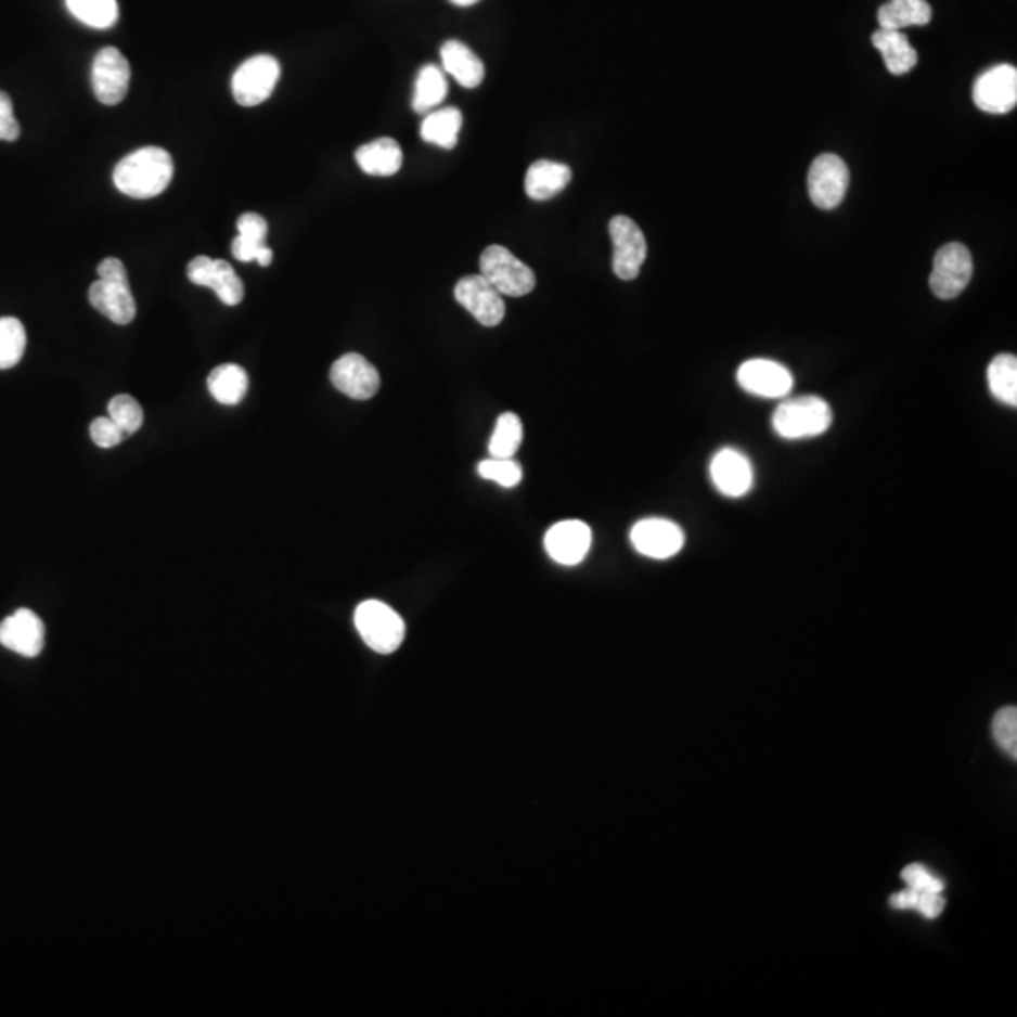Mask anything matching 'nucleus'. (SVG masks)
I'll list each match as a JSON object with an SVG mask.
<instances>
[{
    "label": "nucleus",
    "mask_w": 1017,
    "mask_h": 1017,
    "mask_svg": "<svg viewBox=\"0 0 1017 1017\" xmlns=\"http://www.w3.org/2000/svg\"><path fill=\"white\" fill-rule=\"evenodd\" d=\"M68 12L93 29H110L119 17L117 0H66Z\"/></svg>",
    "instance_id": "c85d7f7f"
},
{
    "label": "nucleus",
    "mask_w": 1017,
    "mask_h": 1017,
    "mask_svg": "<svg viewBox=\"0 0 1017 1017\" xmlns=\"http://www.w3.org/2000/svg\"><path fill=\"white\" fill-rule=\"evenodd\" d=\"M89 301L112 323L130 324L137 317V301L130 293L129 281H94L89 288Z\"/></svg>",
    "instance_id": "6ab92c4d"
},
{
    "label": "nucleus",
    "mask_w": 1017,
    "mask_h": 1017,
    "mask_svg": "<svg viewBox=\"0 0 1017 1017\" xmlns=\"http://www.w3.org/2000/svg\"><path fill=\"white\" fill-rule=\"evenodd\" d=\"M22 134L20 123L15 121L12 99L0 91V142H14Z\"/></svg>",
    "instance_id": "58836bf2"
},
{
    "label": "nucleus",
    "mask_w": 1017,
    "mask_h": 1017,
    "mask_svg": "<svg viewBox=\"0 0 1017 1017\" xmlns=\"http://www.w3.org/2000/svg\"><path fill=\"white\" fill-rule=\"evenodd\" d=\"M524 428L515 413H503L495 423L494 434L490 437L488 452L490 459H513L523 443Z\"/></svg>",
    "instance_id": "c756f323"
},
{
    "label": "nucleus",
    "mask_w": 1017,
    "mask_h": 1017,
    "mask_svg": "<svg viewBox=\"0 0 1017 1017\" xmlns=\"http://www.w3.org/2000/svg\"><path fill=\"white\" fill-rule=\"evenodd\" d=\"M332 385L352 400H370L381 387L379 372L362 355L349 352L337 359L330 370Z\"/></svg>",
    "instance_id": "2eb2a0df"
},
{
    "label": "nucleus",
    "mask_w": 1017,
    "mask_h": 1017,
    "mask_svg": "<svg viewBox=\"0 0 1017 1017\" xmlns=\"http://www.w3.org/2000/svg\"><path fill=\"white\" fill-rule=\"evenodd\" d=\"M993 738L1012 760L1017 758V710L1016 707H1004L993 718Z\"/></svg>",
    "instance_id": "72a5a7b5"
},
{
    "label": "nucleus",
    "mask_w": 1017,
    "mask_h": 1017,
    "mask_svg": "<svg viewBox=\"0 0 1017 1017\" xmlns=\"http://www.w3.org/2000/svg\"><path fill=\"white\" fill-rule=\"evenodd\" d=\"M901 878L906 884V888L925 889V891H932V893H942L944 891V880H940L939 876H935L931 871H927L919 863H912V865L904 868Z\"/></svg>",
    "instance_id": "4c0bfd02"
},
{
    "label": "nucleus",
    "mask_w": 1017,
    "mask_h": 1017,
    "mask_svg": "<svg viewBox=\"0 0 1017 1017\" xmlns=\"http://www.w3.org/2000/svg\"><path fill=\"white\" fill-rule=\"evenodd\" d=\"M355 158L362 172L368 176H381V178L395 176L403 165L400 144L392 138H379L370 144L362 145L357 150Z\"/></svg>",
    "instance_id": "4be33fe9"
},
{
    "label": "nucleus",
    "mask_w": 1017,
    "mask_h": 1017,
    "mask_svg": "<svg viewBox=\"0 0 1017 1017\" xmlns=\"http://www.w3.org/2000/svg\"><path fill=\"white\" fill-rule=\"evenodd\" d=\"M592 545V530L581 520H564L546 531L545 549L562 566H577L587 558Z\"/></svg>",
    "instance_id": "a211bd4d"
},
{
    "label": "nucleus",
    "mask_w": 1017,
    "mask_h": 1017,
    "mask_svg": "<svg viewBox=\"0 0 1017 1017\" xmlns=\"http://www.w3.org/2000/svg\"><path fill=\"white\" fill-rule=\"evenodd\" d=\"M454 298L482 326H498L505 317V301L482 275H467L456 283Z\"/></svg>",
    "instance_id": "ddd939ff"
},
{
    "label": "nucleus",
    "mask_w": 1017,
    "mask_h": 1017,
    "mask_svg": "<svg viewBox=\"0 0 1017 1017\" xmlns=\"http://www.w3.org/2000/svg\"><path fill=\"white\" fill-rule=\"evenodd\" d=\"M91 439L96 447L101 449H114L117 445L127 439V434L110 419V416H99L91 423Z\"/></svg>",
    "instance_id": "e433bc0d"
},
{
    "label": "nucleus",
    "mask_w": 1017,
    "mask_h": 1017,
    "mask_svg": "<svg viewBox=\"0 0 1017 1017\" xmlns=\"http://www.w3.org/2000/svg\"><path fill=\"white\" fill-rule=\"evenodd\" d=\"M93 93L102 104L115 106L129 93L130 65L117 48H104L94 55L91 70Z\"/></svg>",
    "instance_id": "1a4fd4ad"
},
{
    "label": "nucleus",
    "mask_w": 1017,
    "mask_h": 1017,
    "mask_svg": "<svg viewBox=\"0 0 1017 1017\" xmlns=\"http://www.w3.org/2000/svg\"><path fill=\"white\" fill-rule=\"evenodd\" d=\"M932 10L927 0H889L878 10L880 29L903 30L924 27L931 22Z\"/></svg>",
    "instance_id": "b1692460"
},
{
    "label": "nucleus",
    "mask_w": 1017,
    "mask_h": 1017,
    "mask_svg": "<svg viewBox=\"0 0 1017 1017\" xmlns=\"http://www.w3.org/2000/svg\"><path fill=\"white\" fill-rule=\"evenodd\" d=\"M232 255L240 262H258L260 266H270L272 265L273 253L270 247L266 244H258V242H253V240H247L244 236H237L234 242H232Z\"/></svg>",
    "instance_id": "c9c22d12"
},
{
    "label": "nucleus",
    "mask_w": 1017,
    "mask_h": 1017,
    "mask_svg": "<svg viewBox=\"0 0 1017 1017\" xmlns=\"http://www.w3.org/2000/svg\"><path fill=\"white\" fill-rule=\"evenodd\" d=\"M833 411L824 398L801 396L781 403L773 415V428L789 441L809 439L832 428Z\"/></svg>",
    "instance_id": "f03ea898"
},
{
    "label": "nucleus",
    "mask_w": 1017,
    "mask_h": 1017,
    "mask_svg": "<svg viewBox=\"0 0 1017 1017\" xmlns=\"http://www.w3.org/2000/svg\"><path fill=\"white\" fill-rule=\"evenodd\" d=\"M991 395L1006 405H1017V359L1014 355H999L988 368Z\"/></svg>",
    "instance_id": "cd10ccee"
},
{
    "label": "nucleus",
    "mask_w": 1017,
    "mask_h": 1017,
    "mask_svg": "<svg viewBox=\"0 0 1017 1017\" xmlns=\"http://www.w3.org/2000/svg\"><path fill=\"white\" fill-rule=\"evenodd\" d=\"M479 268L480 275L502 296L520 298L536 287V273L530 266L524 265L502 245L487 247L480 255Z\"/></svg>",
    "instance_id": "20e7f679"
},
{
    "label": "nucleus",
    "mask_w": 1017,
    "mask_h": 1017,
    "mask_svg": "<svg viewBox=\"0 0 1017 1017\" xmlns=\"http://www.w3.org/2000/svg\"><path fill=\"white\" fill-rule=\"evenodd\" d=\"M571 181V168L554 160H538L528 168L524 189L531 201H549L562 193Z\"/></svg>",
    "instance_id": "aec40b11"
},
{
    "label": "nucleus",
    "mask_w": 1017,
    "mask_h": 1017,
    "mask_svg": "<svg viewBox=\"0 0 1017 1017\" xmlns=\"http://www.w3.org/2000/svg\"><path fill=\"white\" fill-rule=\"evenodd\" d=\"M631 545L648 558H673L684 546V531L666 518H645L633 526Z\"/></svg>",
    "instance_id": "4468645a"
},
{
    "label": "nucleus",
    "mask_w": 1017,
    "mask_h": 1017,
    "mask_svg": "<svg viewBox=\"0 0 1017 1017\" xmlns=\"http://www.w3.org/2000/svg\"><path fill=\"white\" fill-rule=\"evenodd\" d=\"M973 99L986 114H1008L1017 104L1016 66L999 65L976 79Z\"/></svg>",
    "instance_id": "f8f14e48"
},
{
    "label": "nucleus",
    "mask_w": 1017,
    "mask_h": 1017,
    "mask_svg": "<svg viewBox=\"0 0 1017 1017\" xmlns=\"http://www.w3.org/2000/svg\"><path fill=\"white\" fill-rule=\"evenodd\" d=\"M355 626L365 645L379 654H392L405 639V622L387 603L368 600L355 610Z\"/></svg>",
    "instance_id": "7ed1b4c3"
},
{
    "label": "nucleus",
    "mask_w": 1017,
    "mask_h": 1017,
    "mask_svg": "<svg viewBox=\"0 0 1017 1017\" xmlns=\"http://www.w3.org/2000/svg\"><path fill=\"white\" fill-rule=\"evenodd\" d=\"M975 262L973 255L963 244H948L940 247L932 260L929 287L940 300L957 298L973 280Z\"/></svg>",
    "instance_id": "39448f33"
},
{
    "label": "nucleus",
    "mask_w": 1017,
    "mask_h": 1017,
    "mask_svg": "<svg viewBox=\"0 0 1017 1017\" xmlns=\"http://www.w3.org/2000/svg\"><path fill=\"white\" fill-rule=\"evenodd\" d=\"M710 479L720 494L746 495L754 487L752 462L737 449H722L710 462Z\"/></svg>",
    "instance_id": "dca6fc26"
},
{
    "label": "nucleus",
    "mask_w": 1017,
    "mask_h": 1017,
    "mask_svg": "<svg viewBox=\"0 0 1017 1017\" xmlns=\"http://www.w3.org/2000/svg\"><path fill=\"white\" fill-rule=\"evenodd\" d=\"M871 40L893 76L909 74L917 65V51L910 46L903 30L878 29Z\"/></svg>",
    "instance_id": "5701e85b"
},
{
    "label": "nucleus",
    "mask_w": 1017,
    "mask_h": 1017,
    "mask_svg": "<svg viewBox=\"0 0 1017 1017\" xmlns=\"http://www.w3.org/2000/svg\"><path fill=\"white\" fill-rule=\"evenodd\" d=\"M186 278L193 281L194 285L211 288L224 306H237L244 300V283L227 260L204 255L193 258L186 265Z\"/></svg>",
    "instance_id": "9d476101"
},
{
    "label": "nucleus",
    "mask_w": 1017,
    "mask_h": 1017,
    "mask_svg": "<svg viewBox=\"0 0 1017 1017\" xmlns=\"http://www.w3.org/2000/svg\"><path fill=\"white\" fill-rule=\"evenodd\" d=\"M27 347V334L20 319H0V370H10L20 364Z\"/></svg>",
    "instance_id": "7c9ffc66"
},
{
    "label": "nucleus",
    "mask_w": 1017,
    "mask_h": 1017,
    "mask_svg": "<svg viewBox=\"0 0 1017 1017\" xmlns=\"http://www.w3.org/2000/svg\"><path fill=\"white\" fill-rule=\"evenodd\" d=\"M613 240V272L623 281L638 278L646 260V240L638 222L630 217H613L609 222Z\"/></svg>",
    "instance_id": "0eeeda50"
},
{
    "label": "nucleus",
    "mask_w": 1017,
    "mask_h": 1017,
    "mask_svg": "<svg viewBox=\"0 0 1017 1017\" xmlns=\"http://www.w3.org/2000/svg\"><path fill=\"white\" fill-rule=\"evenodd\" d=\"M108 416L127 437L137 434L144 424V409L129 395L115 396L110 400Z\"/></svg>",
    "instance_id": "473e14b6"
},
{
    "label": "nucleus",
    "mask_w": 1017,
    "mask_h": 1017,
    "mask_svg": "<svg viewBox=\"0 0 1017 1017\" xmlns=\"http://www.w3.org/2000/svg\"><path fill=\"white\" fill-rule=\"evenodd\" d=\"M891 906L899 910H916L929 919H935L942 914L945 901L942 893H932L925 889L906 888L891 897Z\"/></svg>",
    "instance_id": "2f4dec72"
},
{
    "label": "nucleus",
    "mask_w": 1017,
    "mask_h": 1017,
    "mask_svg": "<svg viewBox=\"0 0 1017 1017\" xmlns=\"http://www.w3.org/2000/svg\"><path fill=\"white\" fill-rule=\"evenodd\" d=\"M237 232H240L237 236L247 237V240H253L258 244H266L268 222H266L265 217L258 216V214H244L237 219Z\"/></svg>",
    "instance_id": "ea45409f"
},
{
    "label": "nucleus",
    "mask_w": 1017,
    "mask_h": 1017,
    "mask_svg": "<svg viewBox=\"0 0 1017 1017\" xmlns=\"http://www.w3.org/2000/svg\"><path fill=\"white\" fill-rule=\"evenodd\" d=\"M173 178V160L163 147H142L115 166L114 183L123 194L137 201L155 198L165 193Z\"/></svg>",
    "instance_id": "f257e3e1"
},
{
    "label": "nucleus",
    "mask_w": 1017,
    "mask_h": 1017,
    "mask_svg": "<svg viewBox=\"0 0 1017 1017\" xmlns=\"http://www.w3.org/2000/svg\"><path fill=\"white\" fill-rule=\"evenodd\" d=\"M247 388H249V377L242 365H217L216 370L209 373V395L222 405H237L247 395Z\"/></svg>",
    "instance_id": "393cba45"
},
{
    "label": "nucleus",
    "mask_w": 1017,
    "mask_h": 1017,
    "mask_svg": "<svg viewBox=\"0 0 1017 1017\" xmlns=\"http://www.w3.org/2000/svg\"><path fill=\"white\" fill-rule=\"evenodd\" d=\"M96 272H99V278H101V280L129 281V275H127L125 265H123L119 258H104L101 265H99V268H96Z\"/></svg>",
    "instance_id": "a19ab883"
},
{
    "label": "nucleus",
    "mask_w": 1017,
    "mask_h": 1017,
    "mask_svg": "<svg viewBox=\"0 0 1017 1017\" xmlns=\"http://www.w3.org/2000/svg\"><path fill=\"white\" fill-rule=\"evenodd\" d=\"M451 2L452 4H454V7L466 8V7H473V4H477L479 0H451Z\"/></svg>",
    "instance_id": "79ce46f5"
},
{
    "label": "nucleus",
    "mask_w": 1017,
    "mask_h": 1017,
    "mask_svg": "<svg viewBox=\"0 0 1017 1017\" xmlns=\"http://www.w3.org/2000/svg\"><path fill=\"white\" fill-rule=\"evenodd\" d=\"M447 93H449V87H447L445 74L437 66L426 65L416 76L415 94H413L411 106L416 114L434 112L445 101Z\"/></svg>",
    "instance_id": "bb28decb"
},
{
    "label": "nucleus",
    "mask_w": 1017,
    "mask_h": 1017,
    "mask_svg": "<svg viewBox=\"0 0 1017 1017\" xmlns=\"http://www.w3.org/2000/svg\"><path fill=\"white\" fill-rule=\"evenodd\" d=\"M480 477L494 480L500 487L513 488L523 480V467L513 459H488L477 467Z\"/></svg>",
    "instance_id": "f704fd0d"
},
{
    "label": "nucleus",
    "mask_w": 1017,
    "mask_h": 1017,
    "mask_svg": "<svg viewBox=\"0 0 1017 1017\" xmlns=\"http://www.w3.org/2000/svg\"><path fill=\"white\" fill-rule=\"evenodd\" d=\"M43 639V622L33 610H15L0 623V645L25 658H37L42 653Z\"/></svg>",
    "instance_id": "f3484780"
},
{
    "label": "nucleus",
    "mask_w": 1017,
    "mask_h": 1017,
    "mask_svg": "<svg viewBox=\"0 0 1017 1017\" xmlns=\"http://www.w3.org/2000/svg\"><path fill=\"white\" fill-rule=\"evenodd\" d=\"M281 78V66L272 55L247 59L232 76V93L240 106H258L270 99Z\"/></svg>",
    "instance_id": "423d86ee"
},
{
    "label": "nucleus",
    "mask_w": 1017,
    "mask_h": 1017,
    "mask_svg": "<svg viewBox=\"0 0 1017 1017\" xmlns=\"http://www.w3.org/2000/svg\"><path fill=\"white\" fill-rule=\"evenodd\" d=\"M738 385L748 395L778 400L791 392L794 375L786 365L769 359L746 360L737 372Z\"/></svg>",
    "instance_id": "9b49d317"
},
{
    "label": "nucleus",
    "mask_w": 1017,
    "mask_h": 1017,
    "mask_svg": "<svg viewBox=\"0 0 1017 1017\" xmlns=\"http://www.w3.org/2000/svg\"><path fill=\"white\" fill-rule=\"evenodd\" d=\"M441 63H443L445 73L451 74L452 78L466 89L479 87L485 79L482 61L467 48L466 43L459 42V40H449L441 46Z\"/></svg>",
    "instance_id": "412c9836"
},
{
    "label": "nucleus",
    "mask_w": 1017,
    "mask_h": 1017,
    "mask_svg": "<svg viewBox=\"0 0 1017 1017\" xmlns=\"http://www.w3.org/2000/svg\"><path fill=\"white\" fill-rule=\"evenodd\" d=\"M850 173L842 158L824 153L812 160L809 170V194L814 206L835 209L845 201Z\"/></svg>",
    "instance_id": "6e6552de"
},
{
    "label": "nucleus",
    "mask_w": 1017,
    "mask_h": 1017,
    "mask_svg": "<svg viewBox=\"0 0 1017 1017\" xmlns=\"http://www.w3.org/2000/svg\"><path fill=\"white\" fill-rule=\"evenodd\" d=\"M462 114L456 108L434 110L424 117L421 125V138L428 144L454 150L459 144L460 129H462Z\"/></svg>",
    "instance_id": "a878e982"
}]
</instances>
